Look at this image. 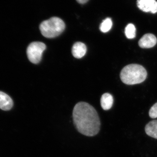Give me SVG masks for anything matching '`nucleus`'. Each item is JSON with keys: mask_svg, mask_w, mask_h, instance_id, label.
I'll list each match as a JSON object with an SVG mask.
<instances>
[{"mask_svg": "<svg viewBox=\"0 0 157 157\" xmlns=\"http://www.w3.org/2000/svg\"><path fill=\"white\" fill-rule=\"evenodd\" d=\"M73 121L78 132L87 136L97 135L100 131L101 121L96 109L86 102L75 105L73 113Z\"/></svg>", "mask_w": 157, "mask_h": 157, "instance_id": "obj_1", "label": "nucleus"}, {"mask_svg": "<svg viewBox=\"0 0 157 157\" xmlns=\"http://www.w3.org/2000/svg\"><path fill=\"white\" fill-rule=\"evenodd\" d=\"M147 73L145 68L138 64L126 66L121 72V80L125 84L135 85L141 83L145 80Z\"/></svg>", "mask_w": 157, "mask_h": 157, "instance_id": "obj_2", "label": "nucleus"}, {"mask_svg": "<svg viewBox=\"0 0 157 157\" xmlns=\"http://www.w3.org/2000/svg\"><path fill=\"white\" fill-rule=\"evenodd\" d=\"M65 29V23L61 19L56 17L44 21L39 26L41 33L47 38L58 36L63 32Z\"/></svg>", "mask_w": 157, "mask_h": 157, "instance_id": "obj_3", "label": "nucleus"}, {"mask_svg": "<svg viewBox=\"0 0 157 157\" xmlns=\"http://www.w3.org/2000/svg\"><path fill=\"white\" fill-rule=\"evenodd\" d=\"M45 49L46 45L43 42H35L31 43L27 49V54L30 61L34 64L39 63Z\"/></svg>", "mask_w": 157, "mask_h": 157, "instance_id": "obj_4", "label": "nucleus"}, {"mask_svg": "<svg viewBox=\"0 0 157 157\" xmlns=\"http://www.w3.org/2000/svg\"><path fill=\"white\" fill-rule=\"evenodd\" d=\"M137 6L140 10L145 12H157V2L155 0H137Z\"/></svg>", "mask_w": 157, "mask_h": 157, "instance_id": "obj_5", "label": "nucleus"}, {"mask_svg": "<svg viewBox=\"0 0 157 157\" xmlns=\"http://www.w3.org/2000/svg\"><path fill=\"white\" fill-rule=\"evenodd\" d=\"M157 42V38L155 35L146 34L140 39L138 44L140 48H148L154 47L156 44Z\"/></svg>", "mask_w": 157, "mask_h": 157, "instance_id": "obj_6", "label": "nucleus"}, {"mask_svg": "<svg viewBox=\"0 0 157 157\" xmlns=\"http://www.w3.org/2000/svg\"><path fill=\"white\" fill-rule=\"evenodd\" d=\"M13 106L12 99L6 93L0 91V109L7 111L10 110Z\"/></svg>", "mask_w": 157, "mask_h": 157, "instance_id": "obj_7", "label": "nucleus"}, {"mask_svg": "<svg viewBox=\"0 0 157 157\" xmlns=\"http://www.w3.org/2000/svg\"><path fill=\"white\" fill-rule=\"evenodd\" d=\"M86 52V46L82 42H76L73 45L72 47V54L73 56L76 58H81L84 56Z\"/></svg>", "mask_w": 157, "mask_h": 157, "instance_id": "obj_8", "label": "nucleus"}, {"mask_svg": "<svg viewBox=\"0 0 157 157\" xmlns=\"http://www.w3.org/2000/svg\"><path fill=\"white\" fill-rule=\"evenodd\" d=\"M145 133L150 137L157 139V120L151 121L145 127Z\"/></svg>", "mask_w": 157, "mask_h": 157, "instance_id": "obj_9", "label": "nucleus"}, {"mask_svg": "<svg viewBox=\"0 0 157 157\" xmlns=\"http://www.w3.org/2000/svg\"><path fill=\"white\" fill-rule=\"evenodd\" d=\"M113 99L112 96L108 93H105L101 98V106L104 110H109L112 107Z\"/></svg>", "mask_w": 157, "mask_h": 157, "instance_id": "obj_10", "label": "nucleus"}, {"mask_svg": "<svg viewBox=\"0 0 157 157\" xmlns=\"http://www.w3.org/2000/svg\"><path fill=\"white\" fill-rule=\"evenodd\" d=\"M113 23L112 20L109 17H107L103 21L100 26V30L102 33H106L109 32L112 28Z\"/></svg>", "mask_w": 157, "mask_h": 157, "instance_id": "obj_11", "label": "nucleus"}, {"mask_svg": "<svg viewBox=\"0 0 157 157\" xmlns=\"http://www.w3.org/2000/svg\"><path fill=\"white\" fill-rule=\"evenodd\" d=\"M126 36L128 39H133L136 36V28L133 24H129L125 29Z\"/></svg>", "mask_w": 157, "mask_h": 157, "instance_id": "obj_12", "label": "nucleus"}, {"mask_svg": "<svg viewBox=\"0 0 157 157\" xmlns=\"http://www.w3.org/2000/svg\"><path fill=\"white\" fill-rule=\"evenodd\" d=\"M149 115L151 118L155 119L157 118V103L155 104L151 108L149 112Z\"/></svg>", "mask_w": 157, "mask_h": 157, "instance_id": "obj_13", "label": "nucleus"}, {"mask_svg": "<svg viewBox=\"0 0 157 157\" xmlns=\"http://www.w3.org/2000/svg\"><path fill=\"white\" fill-rule=\"evenodd\" d=\"M89 0H76L77 2L79 4H84L87 2Z\"/></svg>", "mask_w": 157, "mask_h": 157, "instance_id": "obj_14", "label": "nucleus"}]
</instances>
